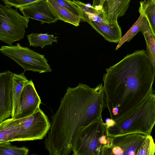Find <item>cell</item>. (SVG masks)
<instances>
[{"instance_id":"44dd1931","label":"cell","mask_w":155,"mask_h":155,"mask_svg":"<svg viewBox=\"0 0 155 155\" xmlns=\"http://www.w3.org/2000/svg\"><path fill=\"white\" fill-rule=\"evenodd\" d=\"M29 152L25 146L18 147L10 142L0 143V155H28Z\"/></svg>"},{"instance_id":"83f0119b","label":"cell","mask_w":155,"mask_h":155,"mask_svg":"<svg viewBox=\"0 0 155 155\" xmlns=\"http://www.w3.org/2000/svg\"><path fill=\"white\" fill-rule=\"evenodd\" d=\"M154 155H155V152H154Z\"/></svg>"},{"instance_id":"52a82bcc","label":"cell","mask_w":155,"mask_h":155,"mask_svg":"<svg viewBox=\"0 0 155 155\" xmlns=\"http://www.w3.org/2000/svg\"><path fill=\"white\" fill-rule=\"evenodd\" d=\"M0 51L17 62L23 68L24 72L31 71L41 73L52 71L44 55L22 46L20 43L14 45H2Z\"/></svg>"},{"instance_id":"8fae6325","label":"cell","mask_w":155,"mask_h":155,"mask_svg":"<svg viewBox=\"0 0 155 155\" xmlns=\"http://www.w3.org/2000/svg\"><path fill=\"white\" fill-rule=\"evenodd\" d=\"M41 101L32 80L29 81L24 87L20 97V110L14 119L29 116L40 109Z\"/></svg>"},{"instance_id":"cb8c5ba5","label":"cell","mask_w":155,"mask_h":155,"mask_svg":"<svg viewBox=\"0 0 155 155\" xmlns=\"http://www.w3.org/2000/svg\"><path fill=\"white\" fill-rule=\"evenodd\" d=\"M39 0H2L6 5L11 7L14 6L16 8H20L36 2Z\"/></svg>"},{"instance_id":"484cf974","label":"cell","mask_w":155,"mask_h":155,"mask_svg":"<svg viewBox=\"0 0 155 155\" xmlns=\"http://www.w3.org/2000/svg\"><path fill=\"white\" fill-rule=\"evenodd\" d=\"M38 155L36 154H30V155Z\"/></svg>"},{"instance_id":"277c9868","label":"cell","mask_w":155,"mask_h":155,"mask_svg":"<svg viewBox=\"0 0 155 155\" xmlns=\"http://www.w3.org/2000/svg\"><path fill=\"white\" fill-rule=\"evenodd\" d=\"M155 125V99L152 93L148 96L129 117L116 123L113 126L106 127L107 137L137 133L150 135Z\"/></svg>"},{"instance_id":"5b68a950","label":"cell","mask_w":155,"mask_h":155,"mask_svg":"<svg viewBox=\"0 0 155 155\" xmlns=\"http://www.w3.org/2000/svg\"><path fill=\"white\" fill-rule=\"evenodd\" d=\"M108 143L106 126L102 118L78 130L72 146V155H101L102 147Z\"/></svg>"},{"instance_id":"8992f818","label":"cell","mask_w":155,"mask_h":155,"mask_svg":"<svg viewBox=\"0 0 155 155\" xmlns=\"http://www.w3.org/2000/svg\"><path fill=\"white\" fill-rule=\"evenodd\" d=\"M29 19L20 15L17 8L0 4V40L9 45L23 38Z\"/></svg>"},{"instance_id":"ac0fdd59","label":"cell","mask_w":155,"mask_h":155,"mask_svg":"<svg viewBox=\"0 0 155 155\" xmlns=\"http://www.w3.org/2000/svg\"><path fill=\"white\" fill-rule=\"evenodd\" d=\"M48 33L43 34L32 33L27 35L30 46L40 47L42 49L46 45H52L53 42L57 43L58 37Z\"/></svg>"},{"instance_id":"7a4b0ae2","label":"cell","mask_w":155,"mask_h":155,"mask_svg":"<svg viewBox=\"0 0 155 155\" xmlns=\"http://www.w3.org/2000/svg\"><path fill=\"white\" fill-rule=\"evenodd\" d=\"M106 106L103 86L94 88L80 83L68 87L56 113L44 143L49 155H69L79 129L98 118Z\"/></svg>"},{"instance_id":"2e32d148","label":"cell","mask_w":155,"mask_h":155,"mask_svg":"<svg viewBox=\"0 0 155 155\" xmlns=\"http://www.w3.org/2000/svg\"><path fill=\"white\" fill-rule=\"evenodd\" d=\"M149 27L148 22L146 17L142 14H140L137 20L125 35L122 37L118 43L115 50H117L125 42L130 41L138 32H142Z\"/></svg>"},{"instance_id":"d4e9b609","label":"cell","mask_w":155,"mask_h":155,"mask_svg":"<svg viewBox=\"0 0 155 155\" xmlns=\"http://www.w3.org/2000/svg\"><path fill=\"white\" fill-rule=\"evenodd\" d=\"M105 123L106 127H110L114 126L116 124V122L111 118H108L106 119Z\"/></svg>"},{"instance_id":"9c48e42d","label":"cell","mask_w":155,"mask_h":155,"mask_svg":"<svg viewBox=\"0 0 155 155\" xmlns=\"http://www.w3.org/2000/svg\"><path fill=\"white\" fill-rule=\"evenodd\" d=\"M130 0H94L92 7L107 23L117 21L128 8Z\"/></svg>"},{"instance_id":"5bb4252c","label":"cell","mask_w":155,"mask_h":155,"mask_svg":"<svg viewBox=\"0 0 155 155\" xmlns=\"http://www.w3.org/2000/svg\"><path fill=\"white\" fill-rule=\"evenodd\" d=\"M24 73L25 72L20 74L14 73L12 77V110L11 117L13 119L19 113L21 96L24 87L29 81L25 76Z\"/></svg>"},{"instance_id":"7402d4cb","label":"cell","mask_w":155,"mask_h":155,"mask_svg":"<svg viewBox=\"0 0 155 155\" xmlns=\"http://www.w3.org/2000/svg\"><path fill=\"white\" fill-rule=\"evenodd\" d=\"M155 143L151 136H147L137 152L136 155H154Z\"/></svg>"},{"instance_id":"6da1fadb","label":"cell","mask_w":155,"mask_h":155,"mask_svg":"<svg viewBox=\"0 0 155 155\" xmlns=\"http://www.w3.org/2000/svg\"><path fill=\"white\" fill-rule=\"evenodd\" d=\"M106 71V105L117 123L130 116L153 93L155 71L144 50L128 54Z\"/></svg>"},{"instance_id":"30bf717a","label":"cell","mask_w":155,"mask_h":155,"mask_svg":"<svg viewBox=\"0 0 155 155\" xmlns=\"http://www.w3.org/2000/svg\"><path fill=\"white\" fill-rule=\"evenodd\" d=\"M19 9L26 18L39 21L41 25L55 23L59 20L50 6L48 0H39Z\"/></svg>"},{"instance_id":"7c38bea8","label":"cell","mask_w":155,"mask_h":155,"mask_svg":"<svg viewBox=\"0 0 155 155\" xmlns=\"http://www.w3.org/2000/svg\"><path fill=\"white\" fill-rule=\"evenodd\" d=\"M13 75V73L9 71L0 74V122L9 118L12 115Z\"/></svg>"},{"instance_id":"e0dca14e","label":"cell","mask_w":155,"mask_h":155,"mask_svg":"<svg viewBox=\"0 0 155 155\" xmlns=\"http://www.w3.org/2000/svg\"><path fill=\"white\" fill-rule=\"evenodd\" d=\"M139 12L147 18L151 32L155 37V2L154 0H147L140 2Z\"/></svg>"},{"instance_id":"f1b7e54d","label":"cell","mask_w":155,"mask_h":155,"mask_svg":"<svg viewBox=\"0 0 155 155\" xmlns=\"http://www.w3.org/2000/svg\"><path fill=\"white\" fill-rule=\"evenodd\" d=\"M154 1L155 2V0H154Z\"/></svg>"},{"instance_id":"4fadbf2b","label":"cell","mask_w":155,"mask_h":155,"mask_svg":"<svg viewBox=\"0 0 155 155\" xmlns=\"http://www.w3.org/2000/svg\"><path fill=\"white\" fill-rule=\"evenodd\" d=\"M87 22L109 42L118 43L122 37L121 28L117 21L109 24L91 21Z\"/></svg>"},{"instance_id":"ffe728a7","label":"cell","mask_w":155,"mask_h":155,"mask_svg":"<svg viewBox=\"0 0 155 155\" xmlns=\"http://www.w3.org/2000/svg\"><path fill=\"white\" fill-rule=\"evenodd\" d=\"M146 43V54L155 71V37L150 27L142 31Z\"/></svg>"},{"instance_id":"3957f363","label":"cell","mask_w":155,"mask_h":155,"mask_svg":"<svg viewBox=\"0 0 155 155\" xmlns=\"http://www.w3.org/2000/svg\"><path fill=\"white\" fill-rule=\"evenodd\" d=\"M50 126L47 116L40 109L28 117L9 118L0 122V142L41 140L47 136Z\"/></svg>"},{"instance_id":"9a60e30c","label":"cell","mask_w":155,"mask_h":155,"mask_svg":"<svg viewBox=\"0 0 155 155\" xmlns=\"http://www.w3.org/2000/svg\"><path fill=\"white\" fill-rule=\"evenodd\" d=\"M51 7L58 17L59 20L68 23L77 27L79 25L81 19L70 12L60 5L56 0H48Z\"/></svg>"},{"instance_id":"603a6c76","label":"cell","mask_w":155,"mask_h":155,"mask_svg":"<svg viewBox=\"0 0 155 155\" xmlns=\"http://www.w3.org/2000/svg\"><path fill=\"white\" fill-rule=\"evenodd\" d=\"M60 5L64 7L70 12L74 15L80 18L81 21L84 20L83 13L80 9L71 2L69 0H56Z\"/></svg>"},{"instance_id":"ba28073f","label":"cell","mask_w":155,"mask_h":155,"mask_svg":"<svg viewBox=\"0 0 155 155\" xmlns=\"http://www.w3.org/2000/svg\"><path fill=\"white\" fill-rule=\"evenodd\" d=\"M147 137L134 133L107 137L109 141L102 147L101 155H136Z\"/></svg>"},{"instance_id":"4316f807","label":"cell","mask_w":155,"mask_h":155,"mask_svg":"<svg viewBox=\"0 0 155 155\" xmlns=\"http://www.w3.org/2000/svg\"><path fill=\"white\" fill-rule=\"evenodd\" d=\"M154 98H155V93L154 94Z\"/></svg>"},{"instance_id":"d6986e66","label":"cell","mask_w":155,"mask_h":155,"mask_svg":"<svg viewBox=\"0 0 155 155\" xmlns=\"http://www.w3.org/2000/svg\"><path fill=\"white\" fill-rule=\"evenodd\" d=\"M71 2L81 10L85 21L87 22L91 21L101 23H107L96 13L92 6L88 7L84 3L79 1L73 0Z\"/></svg>"}]
</instances>
